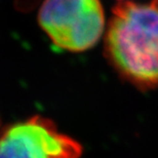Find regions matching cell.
Listing matches in <instances>:
<instances>
[{"label": "cell", "instance_id": "277c9868", "mask_svg": "<svg viewBox=\"0 0 158 158\" xmlns=\"http://www.w3.org/2000/svg\"><path fill=\"white\" fill-rule=\"evenodd\" d=\"M156 1H158V0H156Z\"/></svg>", "mask_w": 158, "mask_h": 158}, {"label": "cell", "instance_id": "3957f363", "mask_svg": "<svg viewBox=\"0 0 158 158\" xmlns=\"http://www.w3.org/2000/svg\"><path fill=\"white\" fill-rule=\"evenodd\" d=\"M80 154V145L42 116L9 125L0 134V158H78Z\"/></svg>", "mask_w": 158, "mask_h": 158}, {"label": "cell", "instance_id": "7a4b0ae2", "mask_svg": "<svg viewBox=\"0 0 158 158\" xmlns=\"http://www.w3.org/2000/svg\"><path fill=\"white\" fill-rule=\"evenodd\" d=\"M38 21L56 46L70 52L91 48L105 28L100 0H44Z\"/></svg>", "mask_w": 158, "mask_h": 158}, {"label": "cell", "instance_id": "6da1fadb", "mask_svg": "<svg viewBox=\"0 0 158 158\" xmlns=\"http://www.w3.org/2000/svg\"><path fill=\"white\" fill-rule=\"evenodd\" d=\"M106 52L123 77L143 88L158 85V1H122L113 8Z\"/></svg>", "mask_w": 158, "mask_h": 158}]
</instances>
